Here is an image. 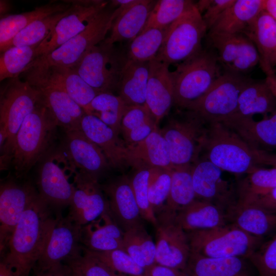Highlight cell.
<instances>
[{
	"mask_svg": "<svg viewBox=\"0 0 276 276\" xmlns=\"http://www.w3.org/2000/svg\"><path fill=\"white\" fill-rule=\"evenodd\" d=\"M264 0H235L209 30L208 33H244L264 10Z\"/></svg>",
	"mask_w": 276,
	"mask_h": 276,
	"instance_id": "d6a6232c",
	"label": "cell"
},
{
	"mask_svg": "<svg viewBox=\"0 0 276 276\" xmlns=\"http://www.w3.org/2000/svg\"><path fill=\"white\" fill-rule=\"evenodd\" d=\"M149 276H187L184 271L155 264L148 269Z\"/></svg>",
	"mask_w": 276,
	"mask_h": 276,
	"instance_id": "db71d44e",
	"label": "cell"
},
{
	"mask_svg": "<svg viewBox=\"0 0 276 276\" xmlns=\"http://www.w3.org/2000/svg\"><path fill=\"white\" fill-rule=\"evenodd\" d=\"M0 276H16L13 271L3 262L0 263Z\"/></svg>",
	"mask_w": 276,
	"mask_h": 276,
	"instance_id": "94428289",
	"label": "cell"
},
{
	"mask_svg": "<svg viewBox=\"0 0 276 276\" xmlns=\"http://www.w3.org/2000/svg\"><path fill=\"white\" fill-rule=\"evenodd\" d=\"M62 150L80 173L99 176L110 165L102 150L81 130L64 132Z\"/></svg>",
	"mask_w": 276,
	"mask_h": 276,
	"instance_id": "44dd1931",
	"label": "cell"
},
{
	"mask_svg": "<svg viewBox=\"0 0 276 276\" xmlns=\"http://www.w3.org/2000/svg\"><path fill=\"white\" fill-rule=\"evenodd\" d=\"M124 234L107 211L96 220L82 226L81 242L85 248L93 251L122 249Z\"/></svg>",
	"mask_w": 276,
	"mask_h": 276,
	"instance_id": "f1b7e54d",
	"label": "cell"
},
{
	"mask_svg": "<svg viewBox=\"0 0 276 276\" xmlns=\"http://www.w3.org/2000/svg\"><path fill=\"white\" fill-rule=\"evenodd\" d=\"M259 276H276V233L248 258Z\"/></svg>",
	"mask_w": 276,
	"mask_h": 276,
	"instance_id": "816d5d0a",
	"label": "cell"
},
{
	"mask_svg": "<svg viewBox=\"0 0 276 276\" xmlns=\"http://www.w3.org/2000/svg\"><path fill=\"white\" fill-rule=\"evenodd\" d=\"M187 110L183 116L170 119L160 130L168 144L173 168L194 164L199 159L206 136L209 123Z\"/></svg>",
	"mask_w": 276,
	"mask_h": 276,
	"instance_id": "ba28073f",
	"label": "cell"
},
{
	"mask_svg": "<svg viewBox=\"0 0 276 276\" xmlns=\"http://www.w3.org/2000/svg\"><path fill=\"white\" fill-rule=\"evenodd\" d=\"M195 4L189 0H159L156 2L144 28L166 29Z\"/></svg>",
	"mask_w": 276,
	"mask_h": 276,
	"instance_id": "bcb514c9",
	"label": "cell"
},
{
	"mask_svg": "<svg viewBox=\"0 0 276 276\" xmlns=\"http://www.w3.org/2000/svg\"><path fill=\"white\" fill-rule=\"evenodd\" d=\"M275 110L276 98L265 81L249 79L240 94L236 111L229 119L253 118L257 114L266 116Z\"/></svg>",
	"mask_w": 276,
	"mask_h": 276,
	"instance_id": "836d02e7",
	"label": "cell"
},
{
	"mask_svg": "<svg viewBox=\"0 0 276 276\" xmlns=\"http://www.w3.org/2000/svg\"><path fill=\"white\" fill-rule=\"evenodd\" d=\"M150 62L128 60L118 88L119 95L128 106H145Z\"/></svg>",
	"mask_w": 276,
	"mask_h": 276,
	"instance_id": "e575fe53",
	"label": "cell"
},
{
	"mask_svg": "<svg viewBox=\"0 0 276 276\" xmlns=\"http://www.w3.org/2000/svg\"><path fill=\"white\" fill-rule=\"evenodd\" d=\"M208 35L217 60L225 72L243 75L260 63L255 44L244 34Z\"/></svg>",
	"mask_w": 276,
	"mask_h": 276,
	"instance_id": "2e32d148",
	"label": "cell"
},
{
	"mask_svg": "<svg viewBox=\"0 0 276 276\" xmlns=\"http://www.w3.org/2000/svg\"><path fill=\"white\" fill-rule=\"evenodd\" d=\"M86 249L90 254L116 273L126 276H149L148 270L139 265L122 249L106 251H93Z\"/></svg>",
	"mask_w": 276,
	"mask_h": 276,
	"instance_id": "7dc6e473",
	"label": "cell"
},
{
	"mask_svg": "<svg viewBox=\"0 0 276 276\" xmlns=\"http://www.w3.org/2000/svg\"><path fill=\"white\" fill-rule=\"evenodd\" d=\"M215 53L202 50L171 72L174 104L188 109L200 100L221 75Z\"/></svg>",
	"mask_w": 276,
	"mask_h": 276,
	"instance_id": "5b68a950",
	"label": "cell"
},
{
	"mask_svg": "<svg viewBox=\"0 0 276 276\" xmlns=\"http://www.w3.org/2000/svg\"><path fill=\"white\" fill-rule=\"evenodd\" d=\"M108 203V213L124 232L143 223L130 178L118 177L101 185Z\"/></svg>",
	"mask_w": 276,
	"mask_h": 276,
	"instance_id": "7402d4cb",
	"label": "cell"
},
{
	"mask_svg": "<svg viewBox=\"0 0 276 276\" xmlns=\"http://www.w3.org/2000/svg\"><path fill=\"white\" fill-rule=\"evenodd\" d=\"M10 5L8 2L4 1H1V14L6 13L9 9Z\"/></svg>",
	"mask_w": 276,
	"mask_h": 276,
	"instance_id": "6125c7cd",
	"label": "cell"
},
{
	"mask_svg": "<svg viewBox=\"0 0 276 276\" xmlns=\"http://www.w3.org/2000/svg\"><path fill=\"white\" fill-rule=\"evenodd\" d=\"M255 154L258 165H269L276 169V154L271 153L266 150H255Z\"/></svg>",
	"mask_w": 276,
	"mask_h": 276,
	"instance_id": "9f6ffc18",
	"label": "cell"
},
{
	"mask_svg": "<svg viewBox=\"0 0 276 276\" xmlns=\"http://www.w3.org/2000/svg\"><path fill=\"white\" fill-rule=\"evenodd\" d=\"M128 60L126 52L104 40L90 49L74 68L99 93L117 90Z\"/></svg>",
	"mask_w": 276,
	"mask_h": 276,
	"instance_id": "30bf717a",
	"label": "cell"
},
{
	"mask_svg": "<svg viewBox=\"0 0 276 276\" xmlns=\"http://www.w3.org/2000/svg\"><path fill=\"white\" fill-rule=\"evenodd\" d=\"M172 170L157 167L150 169L148 197L155 216L163 209L168 199L171 184Z\"/></svg>",
	"mask_w": 276,
	"mask_h": 276,
	"instance_id": "c3c4849f",
	"label": "cell"
},
{
	"mask_svg": "<svg viewBox=\"0 0 276 276\" xmlns=\"http://www.w3.org/2000/svg\"><path fill=\"white\" fill-rule=\"evenodd\" d=\"M235 2V0H210L209 6L201 14L208 31Z\"/></svg>",
	"mask_w": 276,
	"mask_h": 276,
	"instance_id": "f5cc1de1",
	"label": "cell"
},
{
	"mask_svg": "<svg viewBox=\"0 0 276 276\" xmlns=\"http://www.w3.org/2000/svg\"><path fill=\"white\" fill-rule=\"evenodd\" d=\"M149 172V168L137 169L130 180L142 218L155 227L157 219L151 209L148 197Z\"/></svg>",
	"mask_w": 276,
	"mask_h": 276,
	"instance_id": "681fc988",
	"label": "cell"
},
{
	"mask_svg": "<svg viewBox=\"0 0 276 276\" xmlns=\"http://www.w3.org/2000/svg\"><path fill=\"white\" fill-rule=\"evenodd\" d=\"M57 126L55 119L39 99L15 137L12 165L17 178L26 175L51 148Z\"/></svg>",
	"mask_w": 276,
	"mask_h": 276,
	"instance_id": "7a4b0ae2",
	"label": "cell"
},
{
	"mask_svg": "<svg viewBox=\"0 0 276 276\" xmlns=\"http://www.w3.org/2000/svg\"><path fill=\"white\" fill-rule=\"evenodd\" d=\"M191 251L211 258H246L264 241L229 223L209 229L187 232Z\"/></svg>",
	"mask_w": 276,
	"mask_h": 276,
	"instance_id": "8992f818",
	"label": "cell"
},
{
	"mask_svg": "<svg viewBox=\"0 0 276 276\" xmlns=\"http://www.w3.org/2000/svg\"><path fill=\"white\" fill-rule=\"evenodd\" d=\"M72 5L70 1L50 2L34 10L19 14L6 15L0 20L1 53L20 31L38 19L67 10Z\"/></svg>",
	"mask_w": 276,
	"mask_h": 276,
	"instance_id": "d590c367",
	"label": "cell"
},
{
	"mask_svg": "<svg viewBox=\"0 0 276 276\" xmlns=\"http://www.w3.org/2000/svg\"><path fill=\"white\" fill-rule=\"evenodd\" d=\"M38 196L30 204L11 236L2 260L16 276H30L55 217Z\"/></svg>",
	"mask_w": 276,
	"mask_h": 276,
	"instance_id": "6da1fadb",
	"label": "cell"
},
{
	"mask_svg": "<svg viewBox=\"0 0 276 276\" xmlns=\"http://www.w3.org/2000/svg\"><path fill=\"white\" fill-rule=\"evenodd\" d=\"M223 171L204 158H199L192 167L196 199L213 203L226 212L237 199L232 185L223 177Z\"/></svg>",
	"mask_w": 276,
	"mask_h": 276,
	"instance_id": "d6986e66",
	"label": "cell"
},
{
	"mask_svg": "<svg viewBox=\"0 0 276 276\" xmlns=\"http://www.w3.org/2000/svg\"><path fill=\"white\" fill-rule=\"evenodd\" d=\"M202 152L223 171L248 174L259 167L254 149L222 122L209 123Z\"/></svg>",
	"mask_w": 276,
	"mask_h": 276,
	"instance_id": "277c9868",
	"label": "cell"
},
{
	"mask_svg": "<svg viewBox=\"0 0 276 276\" xmlns=\"http://www.w3.org/2000/svg\"><path fill=\"white\" fill-rule=\"evenodd\" d=\"M70 2L71 11L58 21L51 33L38 45V57L50 53L84 31L108 4V2L102 1Z\"/></svg>",
	"mask_w": 276,
	"mask_h": 276,
	"instance_id": "e0dca14e",
	"label": "cell"
},
{
	"mask_svg": "<svg viewBox=\"0 0 276 276\" xmlns=\"http://www.w3.org/2000/svg\"><path fill=\"white\" fill-rule=\"evenodd\" d=\"M265 81L276 98V74L271 73L268 74L266 77Z\"/></svg>",
	"mask_w": 276,
	"mask_h": 276,
	"instance_id": "91938a15",
	"label": "cell"
},
{
	"mask_svg": "<svg viewBox=\"0 0 276 276\" xmlns=\"http://www.w3.org/2000/svg\"><path fill=\"white\" fill-rule=\"evenodd\" d=\"M176 220L186 232L209 229L227 224L225 210L210 202L197 199L179 211Z\"/></svg>",
	"mask_w": 276,
	"mask_h": 276,
	"instance_id": "1f68e13d",
	"label": "cell"
},
{
	"mask_svg": "<svg viewBox=\"0 0 276 276\" xmlns=\"http://www.w3.org/2000/svg\"><path fill=\"white\" fill-rule=\"evenodd\" d=\"M39 92L40 100L64 132L78 130L84 109L64 90L44 84H31Z\"/></svg>",
	"mask_w": 276,
	"mask_h": 276,
	"instance_id": "cb8c5ba5",
	"label": "cell"
},
{
	"mask_svg": "<svg viewBox=\"0 0 276 276\" xmlns=\"http://www.w3.org/2000/svg\"><path fill=\"white\" fill-rule=\"evenodd\" d=\"M64 264L81 276H121L90 254L83 246L80 254Z\"/></svg>",
	"mask_w": 276,
	"mask_h": 276,
	"instance_id": "f907efd6",
	"label": "cell"
},
{
	"mask_svg": "<svg viewBox=\"0 0 276 276\" xmlns=\"http://www.w3.org/2000/svg\"><path fill=\"white\" fill-rule=\"evenodd\" d=\"M177 213L162 210L156 215V263L183 270L191 253L187 232L176 220Z\"/></svg>",
	"mask_w": 276,
	"mask_h": 276,
	"instance_id": "5bb4252c",
	"label": "cell"
},
{
	"mask_svg": "<svg viewBox=\"0 0 276 276\" xmlns=\"http://www.w3.org/2000/svg\"><path fill=\"white\" fill-rule=\"evenodd\" d=\"M126 159L127 165L136 169H173L168 144L158 128L143 141L126 146Z\"/></svg>",
	"mask_w": 276,
	"mask_h": 276,
	"instance_id": "484cf974",
	"label": "cell"
},
{
	"mask_svg": "<svg viewBox=\"0 0 276 276\" xmlns=\"http://www.w3.org/2000/svg\"><path fill=\"white\" fill-rule=\"evenodd\" d=\"M168 28H150L143 30L131 41L126 51L128 59L136 61L150 62L156 57Z\"/></svg>",
	"mask_w": 276,
	"mask_h": 276,
	"instance_id": "ee69618b",
	"label": "cell"
},
{
	"mask_svg": "<svg viewBox=\"0 0 276 276\" xmlns=\"http://www.w3.org/2000/svg\"><path fill=\"white\" fill-rule=\"evenodd\" d=\"M207 27L196 5L168 28L156 58L169 65L180 63L201 51Z\"/></svg>",
	"mask_w": 276,
	"mask_h": 276,
	"instance_id": "8fae6325",
	"label": "cell"
},
{
	"mask_svg": "<svg viewBox=\"0 0 276 276\" xmlns=\"http://www.w3.org/2000/svg\"><path fill=\"white\" fill-rule=\"evenodd\" d=\"M192 167L172 169L170 193L163 210L177 213L196 199L193 185Z\"/></svg>",
	"mask_w": 276,
	"mask_h": 276,
	"instance_id": "60d3db41",
	"label": "cell"
},
{
	"mask_svg": "<svg viewBox=\"0 0 276 276\" xmlns=\"http://www.w3.org/2000/svg\"><path fill=\"white\" fill-rule=\"evenodd\" d=\"M122 249L146 269L156 264L155 243L143 223L124 232Z\"/></svg>",
	"mask_w": 276,
	"mask_h": 276,
	"instance_id": "74e56055",
	"label": "cell"
},
{
	"mask_svg": "<svg viewBox=\"0 0 276 276\" xmlns=\"http://www.w3.org/2000/svg\"><path fill=\"white\" fill-rule=\"evenodd\" d=\"M255 44L260 65L276 66V22L263 10L243 33Z\"/></svg>",
	"mask_w": 276,
	"mask_h": 276,
	"instance_id": "8d00e7d4",
	"label": "cell"
},
{
	"mask_svg": "<svg viewBox=\"0 0 276 276\" xmlns=\"http://www.w3.org/2000/svg\"><path fill=\"white\" fill-rule=\"evenodd\" d=\"M121 276H126V275H124V274H121Z\"/></svg>",
	"mask_w": 276,
	"mask_h": 276,
	"instance_id": "e7e4bbea",
	"label": "cell"
},
{
	"mask_svg": "<svg viewBox=\"0 0 276 276\" xmlns=\"http://www.w3.org/2000/svg\"><path fill=\"white\" fill-rule=\"evenodd\" d=\"M128 107L122 99L111 93L97 95L84 109L110 127L117 134L121 133L123 116Z\"/></svg>",
	"mask_w": 276,
	"mask_h": 276,
	"instance_id": "ab89813d",
	"label": "cell"
},
{
	"mask_svg": "<svg viewBox=\"0 0 276 276\" xmlns=\"http://www.w3.org/2000/svg\"><path fill=\"white\" fill-rule=\"evenodd\" d=\"M169 65L156 57L150 61L146 105L157 125L174 104V85Z\"/></svg>",
	"mask_w": 276,
	"mask_h": 276,
	"instance_id": "603a6c76",
	"label": "cell"
},
{
	"mask_svg": "<svg viewBox=\"0 0 276 276\" xmlns=\"http://www.w3.org/2000/svg\"><path fill=\"white\" fill-rule=\"evenodd\" d=\"M68 276H81L79 274L77 273V272L72 270L68 266Z\"/></svg>",
	"mask_w": 276,
	"mask_h": 276,
	"instance_id": "be15d7a7",
	"label": "cell"
},
{
	"mask_svg": "<svg viewBox=\"0 0 276 276\" xmlns=\"http://www.w3.org/2000/svg\"><path fill=\"white\" fill-rule=\"evenodd\" d=\"M236 132L251 148H276V110L270 117L231 118L222 122Z\"/></svg>",
	"mask_w": 276,
	"mask_h": 276,
	"instance_id": "4dcf8cb0",
	"label": "cell"
},
{
	"mask_svg": "<svg viewBox=\"0 0 276 276\" xmlns=\"http://www.w3.org/2000/svg\"><path fill=\"white\" fill-rule=\"evenodd\" d=\"M107 7L97 14L84 31L50 53L37 58L27 70L37 65L71 68L76 66L90 49L105 39L121 11L119 7Z\"/></svg>",
	"mask_w": 276,
	"mask_h": 276,
	"instance_id": "9c48e42d",
	"label": "cell"
},
{
	"mask_svg": "<svg viewBox=\"0 0 276 276\" xmlns=\"http://www.w3.org/2000/svg\"><path fill=\"white\" fill-rule=\"evenodd\" d=\"M24 73L25 80L30 84H48L64 90L84 110L94 98L100 94L71 67L37 65Z\"/></svg>",
	"mask_w": 276,
	"mask_h": 276,
	"instance_id": "ac0fdd59",
	"label": "cell"
},
{
	"mask_svg": "<svg viewBox=\"0 0 276 276\" xmlns=\"http://www.w3.org/2000/svg\"><path fill=\"white\" fill-rule=\"evenodd\" d=\"M39 162L36 185L39 197L51 209L69 206L75 191L76 168L60 146L51 148Z\"/></svg>",
	"mask_w": 276,
	"mask_h": 276,
	"instance_id": "52a82bcc",
	"label": "cell"
},
{
	"mask_svg": "<svg viewBox=\"0 0 276 276\" xmlns=\"http://www.w3.org/2000/svg\"><path fill=\"white\" fill-rule=\"evenodd\" d=\"M249 80L243 75L224 72L187 110L195 112L208 123L224 122L235 113L240 94Z\"/></svg>",
	"mask_w": 276,
	"mask_h": 276,
	"instance_id": "7c38bea8",
	"label": "cell"
},
{
	"mask_svg": "<svg viewBox=\"0 0 276 276\" xmlns=\"http://www.w3.org/2000/svg\"><path fill=\"white\" fill-rule=\"evenodd\" d=\"M67 216L83 226L108 211V203L98 179L78 172Z\"/></svg>",
	"mask_w": 276,
	"mask_h": 276,
	"instance_id": "ffe728a7",
	"label": "cell"
},
{
	"mask_svg": "<svg viewBox=\"0 0 276 276\" xmlns=\"http://www.w3.org/2000/svg\"><path fill=\"white\" fill-rule=\"evenodd\" d=\"M276 188V169L258 167L240 182L237 202L250 203Z\"/></svg>",
	"mask_w": 276,
	"mask_h": 276,
	"instance_id": "b9f144b4",
	"label": "cell"
},
{
	"mask_svg": "<svg viewBox=\"0 0 276 276\" xmlns=\"http://www.w3.org/2000/svg\"><path fill=\"white\" fill-rule=\"evenodd\" d=\"M33 276H68V267L62 264L44 270H33Z\"/></svg>",
	"mask_w": 276,
	"mask_h": 276,
	"instance_id": "11a10c76",
	"label": "cell"
},
{
	"mask_svg": "<svg viewBox=\"0 0 276 276\" xmlns=\"http://www.w3.org/2000/svg\"><path fill=\"white\" fill-rule=\"evenodd\" d=\"M79 129L102 150L110 167L122 169L127 165L125 143L110 127L98 118L85 113Z\"/></svg>",
	"mask_w": 276,
	"mask_h": 276,
	"instance_id": "d4e9b609",
	"label": "cell"
},
{
	"mask_svg": "<svg viewBox=\"0 0 276 276\" xmlns=\"http://www.w3.org/2000/svg\"><path fill=\"white\" fill-rule=\"evenodd\" d=\"M250 203H255L269 210L276 212V188L268 194Z\"/></svg>",
	"mask_w": 276,
	"mask_h": 276,
	"instance_id": "6f0895ef",
	"label": "cell"
},
{
	"mask_svg": "<svg viewBox=\"0 0 276 276\" xmlns=\"http://www.w3.org/2000/svg\"><path fill=\"white\" fill-rule=\"evenodd\" d=\"M81 228L67 216L63 217L57 214L33 270H44L59 265L80 254L83 250Z\"/></svg>",
	"mask_w": 276,
	"mask_h": 276,
	"instance_id": "4fadbf2b",
	"label": "cell"
},
{
	"mask_svg": "<svg viewBox=\"0 0 276 276\" xmlns=\"http://www.w3.org/2000/svg\"><path fill=\"white\" fill-rule=\"evenodd\" d=\"M156 1L135 0L121 9L110 30V35L104 40L109 44L133 40L144 29Z\"/></svg>",
	"mask_w": 276,
	"mask_h": 276,
	"instance_id": "f546056e",
	"label": "cell"
},
{
	"mask_svg": "<svg viewBox=\"0 0 276 276\" xmlns=\"http://www.w3.org/2000/svg\"><path fill=\"white\" fill-rule=\"evenodd\" d=\"M227 221L255 236H264L276 231V212L255 203L239 202L226 211Z\"/></svg>",
	"mask_w": 276,
	"mask_h": 276,
	"instance_id": "4316f807",
	"label": "cell"
},
{
	"mask_svg": "<svg viewBox=\"0 0 276 276\" xmlns=\"http://www.w3.org/2000/svg\"><path fill=\"white\" fill-rule=\"evenodd\" d=\"M248 261L242 257H207L191 251L183 271L187 276H253Z\"/></svg>",
	"mask_w": 276,
	"mask_h": 276,
	"instance_id": "83f0119b",
	"label": "cell"
},
{
	"mask_svg": "<svg viewBox=\"0 0 276 276\" xmlns=\"http://www.w3.org/2000/svg\"><path fill=\"white\" fill-rule=\"evenodd\" d=\"M38 196L30 182L18 183L8 178L0 186V252L6 251L15 226L30 204Z\"/></svg>",
	"mask_w": 276,
	"mask_h": 276,
	"instance_id": "9a60e30c",
	"label": "cell"
},
{
	"mask_svg": "<svg viewBox=\"0 0 276 276\" xmlns=\"http://www.w3.org/2000/svg\"><path fill=\"white\" fill-rule=\"evenodd\" d=\"M71 6L65 11L50 15L30 24L14 37L4 51L12 47L40 44L51 33L58 21L71 11Z\"/></svg>",
	"mask_w": 276,
	"mask_h": 276,
	"instance_id": "f6af8a7d",
	"label": "cell"
},
{
	"mask_svg": "<svg viewBox=\"0 0 276 276\" xmlns=\"http://www.w3.org/2000/svg\"><path fill=\"white\" fill-rule=\"evenodd\" d=\"M156 128L157 125L146 105L128 106L121 126V133L126 145L143 141Z\"/></svg>",
	"mask_w": 276,
	"mask_h": 276,
	"instance_id": "f35d334b",
	"label": "cell"
},
{
	"mask_svg": "<svg viewBox=\"0 0 276 276\" xmlns=\"http://www.w3.org/2000/svg\"><path fill=\"white\" fill-rule=\"evenodd\" d=\"M38 90L28 81L18 77L10 79L1 92L0 128L7 132V139L1 148V170L12 164L16 135L26 117L39 101Z\"/></svg>",
	"mask_w": 276,
	"mask_h": 276,
	"instance_id": "3957f363",
	"label": "cell"
},
{
	"mask_svg": "<svg viewBox=\"0 0 276 276\" xmlns=\"http://www.w3.org/2000/svg\"><path fill=\"white\" fill-rule=\"evenodd\" d=\"M32 46L12 47L1 54L0 81L18 77L38 57L37 47Z\"/></svg>",
	"mask_w": 276,
	"mask_h": 276,
	"instance_id": "7bdbcfd3",
	"label": "cell"
},
{
	"mask_svg": "<svg viewBox=\"0 0 276 276\" xmlns=\"http://www.w3.org/2000/svg\"><path fill=\"white\" fill-rule=\"evenodd\" d=\"M265 10L276 22V0H264Z\"/></svg>",
	"mask_w": 276,
	"mask_h": 276,
	"instance_id": "680465c9",
	"label": "cell"
}]
</instances>
